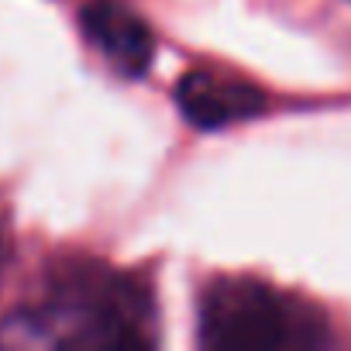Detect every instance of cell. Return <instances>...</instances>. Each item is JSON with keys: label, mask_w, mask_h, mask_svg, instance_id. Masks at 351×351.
<instances>
[{"label": "cell", "mask_w": 351, "mask_h": 351, "mask_svg": "<svg viewBox=\"0 0 351 351\" xmlns=\"http://www.w3.org/2000/svg\"><path fill=\"white\" fill-rule=\"evenodd\" d=\"M0 344L11 348H128L138 330L110 306L93 300H52L4 320Z\"/></svg>", "instance_id": "obj_2"}, {"label": "cell", "mask_w": 351, "mask_h": 351, "mask_svg": "<svg viewBox=\"0 0 351 351\" xmlns=\"http://www.w3.org/2000/svg\"><path fill=\"white\" fill-rule=\"evenodd\" d=\"M80 28L121 73L141 76L152 62L155 38L141 14H134L121 0H86L80 11Z\"/></svg>", "instance_id": "obj_4"}, {"label": "cell", "mask_w": 351, "mask_h": 351, "mask_svg": "<svg viewBox=\"0 0 351 351\" xmlns=\"http://www.w3.org/2000/svg\"><path fill=\"white\" fill-rule=\"evenodd\" d=\"M180 114L200 131H221L265 110V93L245 80L217 73H186L176 86Z\"/></svg>", "instance_id": "obj_3"}, {"label": "cell", "mask_w": 351, "mask_h": 351, "mask_svg": "<svg viewBox=\"0 0 351 351\" xmlns=\"http://www.w3.org/2000/svg\"><path fill=\"white\" fill-rule=\"evenodd\" d=\"M200 337L214 348L234 351H279L320 344L324 330L306 320L296 303L258 282H221L207 293L200 313Z\"/></svg>", "instance_id": "obj_1"}]
</instances>
